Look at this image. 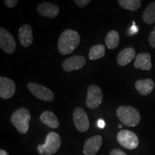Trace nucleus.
<instances>
[{
	"mask_svg": "<svg viewBox=\"0 0 155 155\" xmlns=\"http://www.w3.org/2000/svg\"><path fill=\"white\" fill-rule=\"evenodd\" d=\"M81 42V38L75 30H65L58 40V50L61 55H68L76 49Z\"/></svg>",
	"mask_w": 155,
	"mask_h": 155,
	"instance_id": "1",
	"label": "nucleus"
},
{
	"mask_svg": "<svg viewBox=\"0 0 155 155\" xmlns=\"http://www.w3.org/2000/svg\"><path fill=\"white\" fill-rule=\"evenodd\" d=\"M116 115L123 124L129 127L137 126L141 120L138 110L130 106H120L116 111Z\"/></svg>",
	"mask_w": 155,
	"mask_h": 155,
	"instance_id": "2",
	"label": "nucleus"
},
{
	"mask_svg": "<svg viewBox=\"0 0 155 155\" xmlns=\"http://www.w3.org/2000/svg\"><path fill=\"white\" fill-rule=\"evenodd\" d=\"M30 119V112L28 108H19L11 116V122L12 125L22 134H27L28 131Z\"/></svg>",
	"mask_w": 155,
	"mask_h": 155,
	"instance_id": "3",
	"label": "nucleus"
},
{
	"mask_svg": "<svg viewBox=\"0 0 155 155\" xmlns=\"http://www.w3.org/2000/svg\"><path fill=\"white\" fill-rule=\"evenodd\" d=\"M61 146V137L58 133L52 131L46 137L45 144L38 147V151L40 155H53L59 150Z\"/></svg>",
	"mask_w": 155,
	"mask_h": 155,
	"instance_id": "4",
	"label": "nucleus"
},
{
	"mask_svg": "<svg viewBox=\"0 0 155 155\" xmlns=\"http://www.w3.org/2000/svg\"><path fill=\"white\" fill-rule=\"evenodd\" d=\"M117 140L122 147L127 150H134L139 143L137 134L127 129H123L118 133Z\"/></svg>",
	"mask_w": 155,
	"mask_h": 155,
	"instance_id": "5",
	"label": "nucleus"
},
{
	"mask_svg": "<svg viewBox=\"0 0 155 155\" xmlns=\"http://www.w3.org/2000/svg\"><path fill=\"white\" fill-rule=\"evenodd\" d=\"M103 93L101 88L97 85H91L87 91L86 106L91 109L94 110L101 104Z\"/></svg>",
	"mask_w": 155,
	"mask_h": 155,
	"instance_id": "6",
	"label": "nucleus"
},
{
	"mask_svg": "<svg viewBox=\"0 0 155 155\" xmlns=\"http://www.w3.org/2000/svg\"><path fill=\"white\" fill-rule=\"evenodd\" d=\"M29 91L39 99L50 102L54 100L55 96L53 92L49 88L36 83H29L28 84Z\"/></svg>",
	"mask_w": 155,
	"mask_h": 155,
	"instance_id": "7",
	"label": "nucleus"
},
{
	"mask_svg": "<svg viewBox=\"0 0 155 155\" xmlns=\"http://www.w3.org/2000/svg\"><path fill=\"white\" fill-rule=\"evenodd\" d=\"M73 121L75 126L80 132H86L89 129L90 124L89 119L86 112L81 107H77L75 108L73 114Z\"/></svg>",
	"mask_w": 155,
	"mask_h": 155,
	"instance_id": "8",
	"label": "nucleus"
},
{
	"mask_svg": "<svg viewBox=\"0 0 155 155\" xmlns=\"http://www.w3.org/2000/svg\"><path fill=\"white\" fill-rule=\"evenodd\" d=\"M0 47L8 54H12L16 49V42L10 32L3 28H0Z\"/></svg>",
	"mask_w": 155,
	"mask_h": 155,
	"instance_id": "9",
	"label": "nucleus"
},
{
	"mask_svg": "<svg viewBox=\"0 0 155 155\" xmlns=\"http://www.w3.org/2000/svg\"><path fill=\"white\" fill-rule=\"evenodd\" d=\"M86 60L82 55H75L67 58L63 61L62 66L65 72H72L84 66Z\"/></svg>",
	"mask_w": 155,
	"mask_h": 155,
	"instance_id": "10",
	"label": "nucleus"
},
{
	"mask_svg": "<svg viewBox=\"0 0 155 155\" xmlns=\"http://www.w3.org/2000/svg\"><path fill=\"white\" fill-rule=\"evenodd\" d=\"M16 85L14 81L6 77L0 78V97L3 99H9L14 96Z\"/></svg>",
	"mask_w": 155,
	"mask_h": 155,
	"instance_id": "11",
	"label": "nucleus"
},
{
	"mask_svg": "<svg viewBox=\"0 0 155 155\" xmlns=\"http://www.w3.org/2000/svg\"><path fill=\"white\" fill-rule=\"evenodd\" d=\"M101 136L95 135L89 138L83 146V154L85 155H96L102 146Z\"/></svg>",
	"mask_w": 155,
	"mask_h": 155,
	"instance_id": "12",
	"label": "nucleus"
},
{
	"mask_svg": "<svg viewBox=\"0 0 155 155\" xmlns=\"http://www.w3.org/2000/svg\"><path fill=\"white\" fill-rule=\"evenodd\" d=\"M18 38L20 44L23 47H30L33 42L32 27L28 24L23 25L19 30Z\"/></svg>",
	"mask_w": 155,
	"mask_h": 155,
	"instance_id": "13",
	"label": "nucleus"
},
{
	"mask_svg": "<svg viewBox=\"0 0 155 155\" xmlns=\"http://www.w3.org/2000/svg\"><path fill=\"white\" fill-rule=\"evenodd\" d=\"M37 9L41 16L53 19L57 17L60 12V9L57 5L48 2L40 4L37 7Z\"/></svg>",
	"mask_w": 155,
	"mask_h": 155,
	"instance_id": "14",
	"label": "nucleus"
},
{
	"mask_svg": "<svg viewBox=\"0 0 155 155\" xmlns=\"http://www.w3.org/2000/svg\"><path fill=\"white\" fill-rule=\"evenodd\" d=\"M134 67L143 71H150L152 68V58L150 53H139L136 56Z\"/></svg>",
	"mask_w": 155,
	"mask_h": 155,
	"instance_id": "15",
	"label": "nucleus"
},
{
	"mask_svg": "<svg viewBox=\"0 0 155 155\" xmlns=\"http://www.w3.org/2000/svg\"><path fill=\"white\" fill-rule=\"evenodd\" d=\"M135 88L141 95L147 96L152 92L154 88V83L150 78L138 80L135 83Z\"/></svg>",
	"mask_w": 155,
	"mask_h": 155,
	"instance_id": "16",
	"label": "nucleus"
},
{
	"mask_svg": "<svg viewBox=\"0 0 155 155\" xmlns=\"http://www.w3.org/2000/svg\"><path fill=\"white\" fill-rule=\"evenodd\" d=\"M135 58V50L127 48L122 50L117 57V63L120 66H126Z\"/></svg>",
	"mask_w": 155,
	"mask_h": 155,
	"instance_id": "17",
	"label": "nucleus"
},
{
	"mask_svg": "<svg viewBox=\"0 0 155 155\" xmlns=\"http://www.w3.org/2000/svg\"><path fill=\"white\" fill-rule=\"evenodd\" d=\"M40 118L44 124L52 129H56L60 126V121L57 116L50 111H44Z\"/></svg>",
	"mask_w": 155,
	"mask_h": 155,
	"instance_id": "18",
	"label": "nucleus"
},
{
	"mask_svg": "<svg viewBox=\"0 0 155 155\" xmlns=\"http://www.w3.org/2000/svg\"><path fill=\"white\" fill-rule=\"evenodd\" d=\"M119 34L117 31L111 30L108 32L105 38L106 47L108 49H115L119 44Z\"/></svg>",
	"mask_w": 155,
	"mask_h": 155,
	"instance_id": "19",
	"label": "nucleus"
},
{
	"mask_svg": "<svg viewBox=\"0 0 155 155\" xmlns=\"http://www.w3.org/2000/svg\"><path fill=\"white\" fill-rule=\"evenodd\" d=\"M105 55V46L102 44L96 45L90 49L88 53L89 59L91 61L101 59Z\"/></svg>",
	"mask_w": 155,
	"mask_h": 155,
	"instance_id": "20",
	"label": "nucleus"
},
{
	"mask_svg": "<svg viewBox=\"0 0 155 155\" xmlns=\"http://www.w3.org/2000/svg\"><path fill=\"white\" fill-rule=\"evenodd\" d=\"M142 18L146 24L152 25L155 22V2L151 3L145 9L143 12Z\"/></svg>",
	"mask_w": 155,
	"mask_h": 155,
	"instance_id": "21",
	"label": "nucleus"
},
{
	"mask_svg": "<svg viewBox=\"0 0 155 155\" xmlns=\"http://www.w3.org/2000/svg\"><path fill=\"white\" fill-rule=\"evenodd\" d=\"M118 2L122 8L129 11H137L141 5V0H119Z\"/></svg>",
	"mask_w": 155,
	"mask_h": 155,
	"instance_id": "22",
	"label": "nucleus"
},
{
	"mask_svg": "<svg viewBox=\"0 0 155 155\" xmlns=\"http://www.w3.org/2000/svg\"><path fill=\"white\" fill-rule=\"evenodd\" d=\"M149 42H150L151 47L155 48V26L149 37Z\"/></svg>",
	"mask_w": 155,
	"mask_h": 155,
	"instance_id": "23",
	"label": "nucleus"
},
{
	"mask_svg": "<svg viewBox=\"0 0 155 155\" xmlns=\"http://www.w3.org/2000/svg\"><path fill=\"white\" fill-rule=\"evenodd\" d=\"M91 2V0H75V3L80 7H86V5H89V3Z\"/></svg>",
	"mask_w": 155,
	"mask_h": 155,
	"instance_id": "24",
	"label": "nucleus"
},
{
	"mask_svg": "<svg viewBox=\"0 0 155 155\" xmlns=\"http://www.w3.org/2000/svg\"><path fill=\"white\" fill-rule=\"evenodd\" d=\"M5 3L7 7H9V8H13L18 3V1L17 0H5Z\"/></svg>",
	"mask_w": 155,
	"mask_h": 155,
	"instance_id": "25",
	"label": "nucleus"
},
{
	"mask_svg": "<svg viewBox=\"0 0 155 155\" xmlns=\"http://www.w3.org/2000/svg\"><path fill=\"white\" fill-rule=\"evenodd\" d=\"M109 155H127L126 153L119 149H114L110 152Z\"/></svg>",
	"mask_w": 155,
	"mask_h": 155,
	"instance_id": "26",
	"label": "nucleus"
},
{
	"mask_svg": "<svg viewBox=\"0 0 155 155\" xmlns=\"http://www.w3.org/2000/svg\"><path fill=\"white\" fill-rule=\"evenodd\" d=\"M132 24H133V26L131 27L130 30H129V35H131L137 33V32H138V28H137V27L135 25V22H133Z\"/></svg>",
	"mask_w": 155,
	"mask_h": 155,
	"instance_id": "27",
	"label": "nucleus"
},
{
	"mask_svg": "<svg viewBox=\"0 0 155 155\" xmlns=\"http://www.w3.org/2000/svg\"><path fill=\"white\" fill-rule=\"evenodd\" d=\"M106 126L105 121L103 119H98V121H97V127H98L99 129H104Z\"/></svg>",
	"mask_w": 155,
	"mask_h": 155,
	"instance_id": "28",
	"label": "nucleus"
},
{
	"mask_svg": "<svg viewBox=\"0 0 155 155\" xmlns=\"http://www.w3.org/2000/svg\"><path fill=\"white\" fill-rule=\"evenodd\" d=\"M0 155H9L8 152H6L5 150H4L2 149V150H0Z\"/></svg>",
	"mask_w": 155,
	"mask_h": 155,
	"instance_id": "29",
	"label": "nucleus"
},
{
	"mask_svg": "<svg viewBox=\"0 0 155 155\" xmlns=\"http://www.w3.org/2000/svg\"><path fill=\"white\" fill-rule=\"evenodd\" d=\"M119 127L120 128V129H121V128H122V126H121V125H119Z\"/></svg>",
	"mask_w": 155,
	"mask_h": 155,
	"instance_id": "30",
	"label": "nucleus"
}]
</instances>
